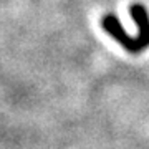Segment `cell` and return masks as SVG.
Wrapping results in <instances>:
<instances>
[{
    "label": "cell",
    "mask_w": 149,
    "mask_h": 149,
    "mask_svg": "<svg viewBox=\"0 0 149 149\" xmlns=\"http://www.w3.org/2000/svg\"><path fill=\"white\" fill-rule=\"evenodd\" d=\"M101 27L103 30L109 35L111 38H114L119 45H121L126 52L129 53H141L146 48H149V45L144 42L141 37H131L123 25L119 23V18L113 13H108L101 18Z\"/></svg>",
    "instance_id": "cell-1"
}]
</instances>
